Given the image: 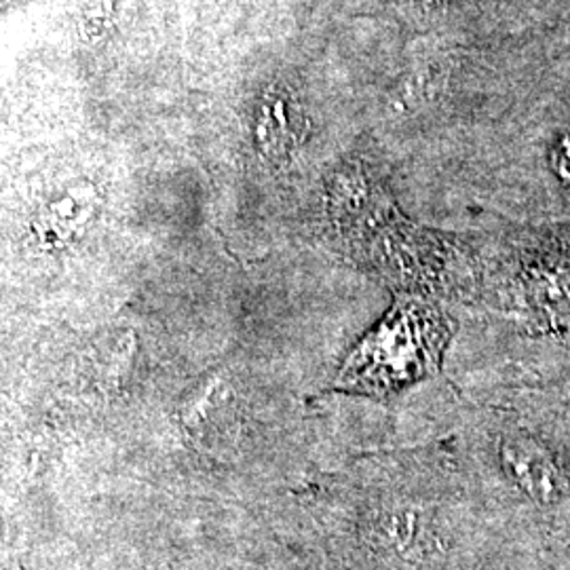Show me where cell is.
<instances>
[{
  "label": "cell",
  "instance_id": "cell-1",
  "mask_svg": "<svg viewBox=\"0 0 570 570\" xmlns=\"http://www.w3.org/2000/svg\"><path fill=\"white\" fill-rule=\"evenodd\" d=\"M454 459L492 524L537 562L570 543V428L522 397L463 429Z\"/></svg>",
  "mask_w": 570,
  "mask_h": 570
},
{
  "label": "cell",
  "instance_id": "cell-2",
  "mask_svg": "<svg viewBox=\"0 0 570 570\" xmlns=\"http://www.w3.org/2000/svg\"><path fill=\"white\" fill-rule=\"evenodd\" d=\"M454 320L435 301L402 294L346 357L336 389L391 397L435 376L454 338Z\"/></svg>",
  "mask_w": 570,
  "mask_h": 570
},
{
  "label": "cell",
  "instance_id": "cell-3",
  "mask_svg": "<svg viewBox=\"0 0 570 570\" xmlns=\"http://www.w3.org/2000/svg\"><path fill=\"white\" fill-rule=\"evenodd\" d=\"M305 134V108L298 96L285 85H273L258 108L256 136L261 153L273 164H284L301 146Z\"/></svg>",
  "mask_w": 570,
  "mask_h": 570
},
{
  "label": "cell",
  "instance_id": "cell-4",
  "mask_svg": "<svg viewBox=\"0 0 570 570\" xmlns=\"http://www.w3.org/2000/svg\"><path fill=\"white\" fill-rule=\"evenodd\" d=\"M553 167H556V174L560 176V180L567 184V188H570V129L553 153Z\"/></svg>",
  "mask_w": 570,
  "mask_h": 570
},
{
  "label": "cell",
  "instance_id": "cell-5",
  "mask_svg": "<svg viewBox=\"0 0 570 570\" xmlns=\"http://www.w3.org/2000/svg\"><path fill=\"white\" fill-rule=\"evenodd\" d=\"M537 570H570V543L541 558Z\"/></svg>",
  "mask_w": 570,
  "mask_h": 570
}]
</instances>
